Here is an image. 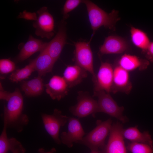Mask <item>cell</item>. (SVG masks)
I'll return each instance as SVG.
<instances>
[{
	"mask_svg": "<svg viewBox=\"0 0 153 153\" xmlns=\"http://www.w3.org/2000/svg\"><path fill=\"white\" fill-rule=\"evenodd\" d=\"M5 101L7 104L4 108V124L7 128L20 132L28 124L29 119L28 116L22 112L23 98L19 89L16 88L14 92H9Z\"/></svg>",
	"mask_w": 153,
	"mask_h": 153,
	"instance_id": "1",
	"label": "cell"
},
{
	"mask_svg": "<svg viewBox=\"0 0 153 153\" xmlns=\"http://www.w3.org/2000/svg\"><path fill=\"white\" fill-rule=\"evenodd\" d=\"M87 8L91 27L93 30L92 37L99 27L103 26L110 29L114 30L116 22L120 20L118 12L113 10L108 13L92 1L83 0Z\"/></svg>",
	"mask_w": 153,
	"mask_h": 153,
	"instance_id": "2",
	"label": "cell"
},
{
	"mask_svg": "<svg viewBox=\"0 0 153 153\" xmlns=\"http://www.w3.org/2000/svg\"><path fill=\"white\" fill-rule=\"evenodd\" d=\"M112 121L110 118L104 121L97 120L96 127L76 143L84 145L91 150L98 151L105 146V139L109 133Z\"/></svg>",
	"mask_w": 153,
	"mask_h": 153,
	"instance_id": "3",
	"label": "cell"
},
{
	"mask_svg": "<svg viewBox=\"0 0 153 153\" xmlns=\"http://www.w3.org/2000/svg\"><path fill=\"white\" fill-rule=\"evenodd\" d=\"M93 97L98 98L97 113L102 112L115 118L123 123L128 122V118L123 115L124 109L123 106L120 107L110 95L105 91H94Z\"/></svg>",
	"mask_w": 153,
	"mask_h": 153,
	"instance_id": "4",
	"label": "cell"
},
{
	"mask_svg": "<svg viewBox=\"0 0 153 153\" xmlns=\"http://www.w3.org/2000/svg\"><path fill=\"white\" fill-rule=\"evenodd\" d=\"M44 128L55 143L61 144L59 137L60 128L64 126L68 121V117L62 114L61 111L55 109L51 114H41Z\"/></svg>",
	"mask_w": 153,
	"mask_h": 153,
	"instance_id": "5",
	"label": "cell"
},
{
	"mask_svg": "<svg viewBox=\"0 0 153 153\" xmlns=\"http://www.w3.org/2000/svg\"><path fill=\"white\" fill-rule=\"evenodd\" d=\"M77 100L76 104L69 108V111L73 115L79 118L90 114L95 117L97 113V101L93 98L88 92L83 91L78 92Z\"/></svg>",
	"mask_w": 153,
	"mask_h": 153,
	"instance_id": "6",
	"label": "cell"
},
{
	"mask_svg": "<svg viewBox=\"0 0 153 153\" xmlns=\"http://www.w3.org/2000/svg\"><path fill=\"white\" fill-rule=\"evenodd\" d=\"M92 38L88 42L79 41L75 43V64L89 72L95 78L96 74L93 66V58L90 43Z\"/></svg>",
	"mask_w": 153,
	"mask_h": 153,
	"instance_id": "7",
	"label": "cell"
},
{
	"mask_svg": "<svg viewBox=\"0 0 153 153\" xmlns=\"http://www.w3.org/2000/svg\"><path fill=\"white\" fill-rule=\"evenodd\" d=\"M37 19L33 24L35 34L37 36L48 39L54 35V21L47 7H43L37 11Z\"/></svg>",
	"mask_w": 153,
	"mask_h": 153,
	"instance_id": "8",
	"label": "cell"
},
{
	"mask_svg": "<svg viewBox=\"0 0 153 153\" xmlns=\"http://www.w3.org/2000/svg\"><path fill=\"white\" fill-rule=\"evenodd\" d=\"M113 66L108 62L101 61L98 71L95 78L92 79L94 91H105L111 93L113 79Z\"/></svg>",
	"mask_w": 153,
	"mask_h": 153,
	"instance_id": "9",
	"label": "cell"
},
{
	"mask_svg": "<svg viewBox=\"0 0 153 153\" xmlns=\"http://www.w3.org/2000/svg\"><path fill=\"white\" fill-rule=\"evenodd\" d=\"M123 129L122 125L118 121L112 124L106 146V153H127L123 135Z\"/></svg>",
	"mask_w": 153,
	"mask_h": 153,
	"instance_id": "10",
	"label": "cell"
},
{
	"mask_svg": "<svg viewBox=\"0 0 153 153\" xmlns=\"http://www.w3.org/2000/svg\"><path fill=\"white\" fill-rule=\"evenodd\" d=\"M68 130L60 135L61 143L69 148L72 147L73 143L82 140L85 134L79 120L73 117H68Z\"/></svg>",
	"mask_w": 153,
	"mask_h": 153,
	"instance_id": "11",
	"label": "cell"
},
{
	"mask_svg": "<svg viewBox=\"0 0 153 153\" xmlns=\"http://www.w3.org/2000/svg\"><path fill=\"white\" fill-rule=\"evenodd\" d=\"M65 20L61 21L58 31L54 37L49 42L45 48L46 51L56 61L59 58L63 49L67 43V34Z\"/></svg>",
	"mask_w": 153,
	"mask_h": 153,
	"instance_id": "12",
	"label": "cell"
},
{
	"mask_svg": "<svg viewBox=\"0 0 153 153\" xmlns=\"http://www.w3.org/2000/svg\"><path fill=\"white\" fill-rule=\"evenodd\" d=\"M113 68V83L111 93L115 94L119 92L129 94L132 88L129 72L118 65H115Z\"/></svg>",
	"mask_w": 153,
	"mask_h": 153,
	"instance_id": "13",
	"label": "cell"
},
{
	"mask_svg": "<svg viewBox=\"0 0 153 153\" xmlns=\"http://www.w3.org/2000/svg\"><path fill=\"white\" fill-rule=\"evenodd\" d=\"M46 91L53 100H60L67 95L69 87L63 77L53 76L45 85Z\"/></svg>",
	"mask_w": 153,
	"mask_h": 153,
	"instance_id": "14",
	"label": "cell"
},
{
	"mask_svg": "<svg viewBox=\"0 0 153 153\" xmlns=\"http://www.w3.org/2000/svg\"><path fill=\"white\" fill-rule=\"evenodd\" d=\"M127 48V44L122 38L116 36L110 35L105 38L103 44L99 48V53L100 55L120 54Z\"/></svg>",
	"mask_w": 153,
	"mask_h": 153,
	"instance_id": "15",
	"label": "cell"
},
{
	"mask_svg": "<svg viewBox=\"0 0 153 153\" xmlns=\"http://www.w3.org/2000/svg\"><path fill=\"white\" fill-rule=\"evenodd\" d=\"M48 42L29 35L27 41L24 44L16 58L17 62L23 61L35 53L41 52L46 48Z\"/></svg>",
	"mask_w": 153,
	"mask_h": 153,
	"instance_id": "16",
	"label": "cell"
},
{
	"mask_svg": "<svg viewBox=\"0 0 153 153\" xmlns=\"http://www.w3.org/2000/svg\"><path fill=\"white\" fill-rule=\"evenodd\" d=\"M40 52L36 58L30 60L29 63L37 72L38 76L42 77L52 71L56 61L48 54L45 49Z\"/></svg>",
	"mask_w": 153,
	"mask_h": 153,
	"instance_id": "17",
	"label": "cell"
},
{
	"mask_svg": "<svg viewBox=\"0 0 153 153\" xmlns=\"http://www.w3.org/2000/svg\"><path fill=\"white\" fill-rule=\"evenodd\" d=\"M149 64L150 62L146 59L126 54L121 56L118 63L119 66L128 72L137 69L140 71L144 70Z\"/></svg>",
	"mask_w": 153,
	"mask_h": 153,
	"instance_id": "18",
	"label": "cell"
},
{
	"mask_svg": "<svg viewBox=\"0 0 153 153\" xmlns=\"http://www.w3.org/2000/svg\"><path fill=\"white\" fill-rule=\"evenodd\" d=\"M87 71L75 64L67 66L63 73V77L69 88L80 83L87 76Z\"/></svg>",
	"mask_w": 153,
	"mask_h": 153,
	"instance_id": "19",
	"label": "cell"
},
{
	"mask_svg": "<svg viewBox=\"0 0 153 153\" xmlns=\"http://www.w3.org/2000/svg\"><path fill=\"white\" fill-rule=\"evenodd\" d=\"M137 127V126L124 129L123 135L124 138L131 142L145 144L153 146V141L149 132L146 131L141 132Z\"/></svg>",
	"mask_w": 153,
	"mask_h": 153,
	"instance_id": "20",
	"label": "cell"
},
{
	"mask_svg": "<svg viewBox=\"0 0 153 153\" xmlns=\"http://www.w3.org/2000/svg\"><path fill=\"white\" fill-rule=\"evenodd\" d=\"M21 87L25 95L28 97H33L41 94L43 91L44 84L41 77L38 76L28 81H23Z\"/></svg>",
	"mask_w": 153,
	"mask_h": 153,
	"instance_id": "21",
	"label": "cell"
},
{
	"mask_svg": "<svg viewBox=\"0 0 153 153\" xmlns=\"http://www.w3.org/2000/svg\"><path fill=\"white\" fill-rule=\"evenodd\" d=\"M130 32L133 43L144 54L150 42L148 35L143 31L133 27H131Z\"/></svg>",
	"mask_w": 153,
	"mask_h": 153,
	"instance_id": "22",
	"label": "cell"
},
{
	"mask_svg": "<svg viewBox=\"0 0 153 153\" xmlns=\"http://www.w3.org/2000/svg\"><path fill=\"white\" fill-rule=\"evenodd\" d=\"M35 71L32 65L29 63L24 67L16 69L8 77V79L12 82L17 83L24 80L28 78L31 73Z\"/></svg>",
	"mask_w": 153,
	"mask_h": 153,
	"instance_id": "23",
	"label": "cell"
},
{
	"mask_svg": "<svg viewBox=\"0 0 153 153\" xmlns=\"http://www.w3.org/2000/svg\"><path fill=\"white\" fill-rule=\"evenodd\" d=\"M127 148L132 153H153V146L145 144L131 142Z\"/></svg>",
	"mask_w": 153,
	"mask_h": 153,
	"instance_id": "24",
	"label": "cell"
},
{
	"mask_svg": "<svg viewBox=\"0 0 153 153\" xmlns=\"http://www.w3.org/2000/svg\"><path fill=\"white\" fill-rule=\"evenodd\" d=\"M7 125L3 124V127L0 135V153H7L10 151L9 138L7 136Z\"/></svg>",
	"mask_w": 153,
	"mask_h": 153,
	"instance_id": "25",
	"label": "cell"
},
{
	"mask_svg": "<svg viewBox=\"0 0 153 153\" xmlns=\"http://www.w3.org/2000/svg\"><path fill=\"white\" fill-rule=\"evenodd\" d=\"M15 63L9 59H3L0 60V73L6 74L12 73L16 70Z\"/></svg>",
	"mask_w": 153,
	"mask_h": 153,
	"instance_id": "26",
	"label": "cell"
},
{
	"mask_svg": "<svg viewBox=\"0 0 153 153\" xmlns=\"http://www.w3.org/2000/svg\"><path fill=\"white\" fill-rule=\"evenodd\" d=\"M83 0H67L65 2L62 10L63 20H65L68 17V13L77 7Z\"/></svg>",
	"mask_w": 153,
	"mask_h": 153,
	"instance_id": "27",
	"label": "cell"
},
{
	"mask_svg": "<svg viewBox=\"0 0 153 153\" xmlns=\"http://www.w3.org/2000/svg\"><path fill=\"white\" fill-rule=\"evenodd\" d=\"M10 151L12 153H25L26 150L22 144L15 138H9Z\"/></svg>",
	"mask_w": 153,
	"mask_h": 153,
	"instance_id": "28",
	"label": "cell"
},
{
	"mask_svg": "<svg viewBox=\"0 0 153 153\" xmlns=\"http://www.w3.org/2000/svg\"><path fill=\"white\" fill-rule=\"evenodd\" d=\"M19 18H23L26 20L36 21L38 17L35 12H27L26 10L20 13L18 16Z\"/></svg>",
	"mask_w": 153,
	"mask_h": 153,
	"instance_id": "29",
	"label": "cell"
},
{
	"mask_svg": "<svg viewBox=\"0 0 153 153\" xmlns=\"http://www.w3.org/2000/svg\"><path fill=\"white\" fill-rule=\"evenodd\" d=\"M144 54L146 60L153 63V42H150Z\"/></svg>",
	"mask_w": 153,
	"mask_h": 153,
	"instance_id": "30",
	"label": "cell"
},
{
	"mask_svg": "<svg viewBox=\"0 0 153 153\" xmlns=\"http://www.w3.org/2000/svg\"><path fill=\"white\" fill-rule=\"evenodd\" d=\"M39 153H55L56 150L55 148H52L49 151L45 152L44 151V149L42 148L39 150Z\"/></svg>",
	"mask_w": 153,
	"mask_h": 153,
	"instance_id": "31",
	"label": "cell"
},
{
	"mask_svg": "<svg viewBox=\"0 0 153 153\" xmlns=\"http://www.w3.org/2000/svg\"><path fill=\"white\" fill-rule=\"evenodd\" d=\"M90 153H99L98 151H96L95 150H91V151Z\"/></svg>",
	"mask_w": 153,
	"mask_h": 153,
	"instance_id": "32",
	"label": "cell"
}]
</instances>
